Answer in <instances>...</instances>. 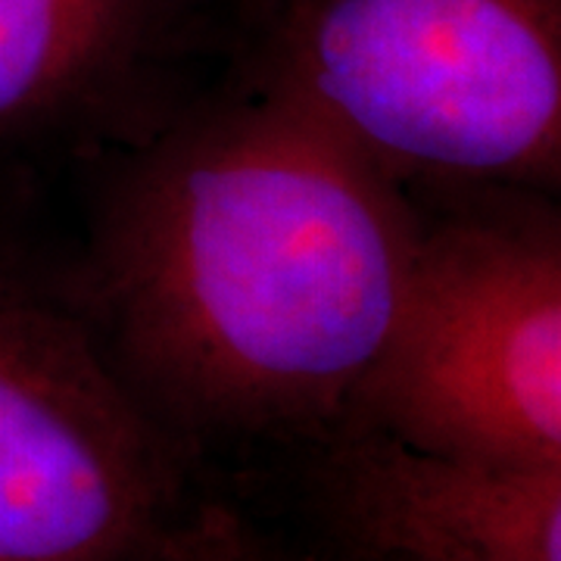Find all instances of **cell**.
Wrapping results in <instances>:
<instances>
[{
	"label": "cell",
	"instance_id": "cell-1",
	"mask_svg": "<svg viewBox=\"0 0 561 561\" xmlns=\"http://www.w3.org/2000/svg\"><path fill=\"white\" fill-rule=\"evenodd\" d=\"M415 238L402 184L247 88L125 144L66 284L184 446L316 443L381 346Z\"/></svg>",
	"mask_w": 561,
	"mask_h": 561
},
{
	"label": "cell",
	"instance_id": "cell-2",
	"mask_svg": "<svg viewBox=\"0 0 561 561\" xmlns=\"http://www.w3.org/2000/svg\"><path fill=\"white\" fill-rule=\"evenodd\" d=\"M250 91L402 184L559 191L561 0H253Z\"/></svg>",
	"mask_w": 561,
	"mask_h": 561
},
{
	"label": "cell",
	"instance_id": "cell-3",
	"mask_svg": "<svg viewBox=\"0 0 561 561\" xmlns=\"http://www.w3.org/2000/svg\"><path fill=\"white\" fill-rule=\"evenodd\" d=\"M400 300L341 427L427 453L561 465V213L549 194L431 187Z\"/></svg>",
	"mask_w": 561,
	"mask_h": 561
},
{
	"label": "cell",
	"instance_id": "cell-4",
	"mask_svg": "<svg viewBox=\"0 0 561 561\" xmlns=\"http://www.w3.org/2000/svg\"><path fill=\"white\" fill-rule=\"evenodd\" d=\"M181 515L184 443L66 275L0 241V561H157Z\"/></svg>",
	"mask_w": 561,
	"mask_h": 561
},
{
	"label": "cell",
	"instance_id": "cell-5",
	"mask_svg": "<svg viewBox=\"0 0 561 561\" xmlns=\"http://www.w3.org/2000/svg\"><path fill=\"white\" fill-rule=\"evenodd\" d=\"M309 496L353 561H561V465L427 453L371 427L316 440Z\"/></svg>",
	"mask_w": 561,
	"mask_h": 561
},
{
	"label": "cell",
	"instance_id": "cell-6",
	"mask_svg": "<svg viewBox=\"0 0 561 561\" xmlns=\"http://www.w3.org/2000/svg\"><path fill=\"white\" fill-rule=\"evenodd\" d=\"M203 0H0V144L138 140Z\"/></svg>",
	"mask_w": 561,
	"mask_h": 561
},
{
	"label": "cell",
	"instance_id": "cell-7",
	"mask_svg": "<svg viewBox=\"0 0 561 561\" xmlns=\"http://www.w3.org/2000/svg\"><path fill=\"white\" fill-rule=\"evenodd\" d=\"M157 561H353L328 542H297L265 530L247 515L206 502L184 508Z\"/></svg>",
	"mask_w": 561,
	"mask_h": 561
}]
</instances>
